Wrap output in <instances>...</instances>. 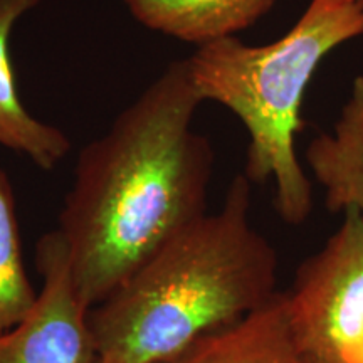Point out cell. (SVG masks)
I'll return each mask as SVG.
<instances>
[{"label":"cell","mask_w":363,"mask_h":363,"mask_svg":"<svg viewBox=\"0 0 363 363\" xmlns=\"http://www.w3.org/2000/svg\"><path fill=\"white\" fill-rule=\"evenodd\" d=\"M305 158L325 189V207L333 214L353 207L363 217V74L353 79L333 130L316 135Z\"/></svg>","instance_id":"obj_7"},{"label":"cell","mask_w":363,"mask_h":363,"mask_svg":"<svg viewBox=\"0 0 363 363\" xmlns=\"http://www.w3.org/2000/svg\"><path fill=\"white\" fill-rule=\"evenodd\" d=\"M35 261L43 278L38 303L26 320L0 335V363H96L89 308L74 291L57 230L40 238Z\"/></svg>","instance_id":"obj_5"},{"label":"cell","mask_w":363,"mask_h":363,"mask_svg":"<svg viewBox=\"0 0 363 363\" xmlns=\"http://www.w3.org/2000/svg\"><path fill=\"white\" fill-rule=\"evenodd\" d=\"M337 233L306 257L286 291L301 363H348L363 337V217L345 208Z\"/></svg>","instance_id":"obj_4"},{"label":"cell","mask_w":363,"mask_h":363,"mask_svg":"<svg viewBox=\"0 0 363 363\" xmlns=\"http://www.w3.org/2000/svg\"><path fill=\"white\" fill-rule=\"evenodd\" d=\"M131 16L155 33L203 45L256 24L274 0H125Z\"/></svg>","instance_id":"obj_9"},{"label":"cell","mask_w":363,"mask_h":363,"mask_svg":"<svg viewBox=\"0 0 363 363\" xmlns=\"http://www.w3.org/2000/svg\"><path fill=\"white\" fill-rule=\"evenodd\" d=\"M96 363H99V362H96Z\"/></svg>","instance_id":"obj_12"},{"label":"cell","mask_w":363,"mask_h":363,"mask_svg":"<svg viewBox=\"0 0 363 363\" xmlns=\"http://www.w3.org/2000/svg\"><path fill=\"white\" fill-rule=\"evenodd\" d=\"M363 35V0H311L283 38L247 45L224 38L190 56L202 101H216L242 121L249 135L244 174L252 184L274 182V207L299 225L313 211V187L296 155L301 103L321 61Z\"/></svg>","instance_id":"obj_3"},{"label":"cell","mask_w":363,"mask_h":363,"mask_svg":"<svg viewBox=\"0 0 363 363\" xmlns=\"http://www.w3.org/2000/svg\"><path fill=\"white\" fill-rule=\"evenodd\" d=\"M38 298L22 257L11 180L0 170V335L26 320Z\"/></svg>","instance_id":"obj_10"},{"label":"cell","mask_w":363,"mask_h":363,"mask_svg":"<svg viewBox=\"0 0 363 363\" xmlns=\"http://www.w3.org/2000/svg\"><path fill=\"white\" fill-rule=\"evenodd\" d=\"M251 184L175 234L88 313L99 363H169L203 335L271 301L278 252L251 224Z\"/></svg>","instance_id":"obj_2"},{"label":"cell","mask_w":363,"mask_h":363,"mask_svg":"<svg viewBox=\"0 0 363 363\" xmlns=\"http://www.w3.org/2000/svg\"><path fill=\"white\" fill-rule=\"evenodd\" d=\"M202 103L187 59L172 62L81 150L56 230L89 310L207 214L214 150L192 130Z\"/></svg>","instance_id":"obj_1"},{"label":"cell","mask_w":363,"mask_h":363,"mask_svg":"<svg viewBox=\"0 0 363 363\" xmlns=\"http://www.w3.org/2000/svg\"><path fill=\"white\" fill-rule=\"evenodd\" d=\"M348 363H363V337L357 343V347L353 348L350 357H348Z\"/></svg>","instance_id":"obj_11"},{"label":"cell","mask_w":363,"mask_h":363,"mask_svg":"<svg viewBox=\"0 0 363 363\" xmlns=\"http://www.w3.org/2000/svg\"><path fill=\"white\" fill-rule=\"evenodd\" d=\"M169 363H301L291 335L286 291L242 320L203 335Z\"/></svg>","instance_id":"obj_6"},{"label":"cell","mask_w":363,"mask_h":363,"mask_svg":"<svg viewBox=\"0 0 363 363\" xmlns=\"http://www.w3.org/2000/svg\"><path fill=\"white\" fill-rule=\"evenodd\" d=\"M40 0H0V145L29 157L35 167L52 170L71 150L66 133L43 123L22 104L11 65L13 26Z\"/></svg>","instance_id":"obj_8"}]
</instances>
